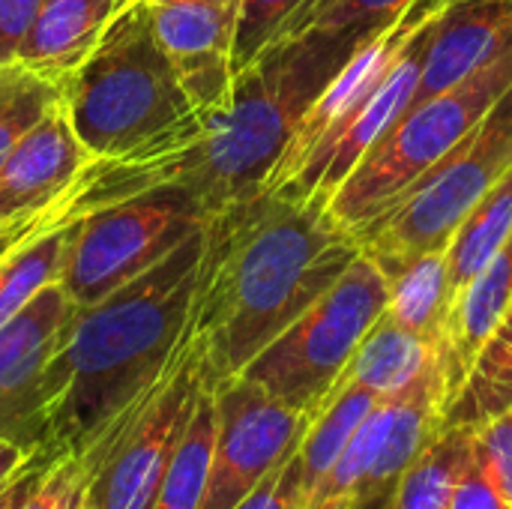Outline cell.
Segmentation results:
<instances>
[{"label":"cell","instance_id":"cell-1","mask_svg":"<svg viewBox=\"0 0 512 509\" xmlns=\"http://www.w3.org/2000/svg\"><path fill=\"white\" fill-rule=\"evenodd\" d=\"M360 252L324 198L261 189L213 213L192 315L210 381L240 375Z\"/></svg>","mask_w":512,"mask_h":509},{"label":"cell","instance_id":"cell-2","mask_svg":"<svg viewBox=\"0 0 512 509\" xmlns=\"http://www.w3.org/2000/svg\"><path fill=\"white\" fill-rule=\"evenodd\" d=\"M207 249V222L135 282L75 306L30 405L33 456H84L96 438L168 369L183 345Z\"/></svg>","mask_w":512,"mask_h":509},{"label":"cell","instance_id":"cell-3","mask_svg":"<svg viewBox=\"0 0 512 509\" xmlns=\"http://www.w3.org/2000/svg\"><path fill=\"white\" fill-rule=\"evenodd\" d=\"M372 30L357 27L270 42L234 75L228 105L204 123V135L192 147L144 165L93 159L66 189L69 216L78 219L165 183L189 189L207 219L261 192L312 102Z\"/></svg>","mask_w":512,"mask_h":509},{"label":"cell","instance_id":"cell-4","mask_svg":"<svg viewBox=\"0 0 512 509\" xmlns=\"http://www.w3.org/2000/svg\"><path fill=\"white\" fill-rule=\"evenodd\" d=\"M60 93L93 159L159 162L204 135V120L156 39L147 0H132L105 27Z\"/></svg>","mask_w":512,"mask_h":509},{"label":"cell","instance_id":"cell-5","mask_svg":"<svg viewBox=\"0 0 512 509\" xmlns=\"http://www.w3.org/2000/svg\"><path fill=\"white\" fill-rule=\"evenodd\" d=\"M512 87V48L456 87L411 105L330 195L327 210L357 234L453 153Z\"/></svg>","mask_w":512,"mask_h":509},{"label":"cell","instance_id":"cell-6","mask_svg":"<svg viewBox=\"0 0 512 509\" xmlns=\"http://www.w3.org/2000/svg\"><path fill=\"white\" fill-rule=\"evenodd\" d=\"M512 168V87L477 129L423 174L387 213L354 234L381 273L447 249L471 207Z\"/></svg>","mask_w":512,"mask_h":509},{"label":"cell","instance_id":"cell-7","mask_svg":"<svg viewBox=\"0 0 512 509\" xmlns=\"http://www.w3.org/2000/svg\"><path fill=\"white\" fill-rule=\"evenodd\" d=\"M387 300V276L360 252L339 282L282 330L240 375L288 408L315 414L345 375L366 333L387 312Z\"/></svg>","mask_w":512,"mask_h":509},{"label":"cell","instance_id":"cell-8","mask_svg":"<svg viewBox=\"0 0 512 509\" xmlns=\"http://www.w3.org/2000/svg\"><path fill=\"white\" fill-rule=\"evenodd\" d=\"M195 315V312H192ZM207 381L195 321L168 369L81 456L87 509H150L171 453Z\"/></svg>","mask_w":512,"mask_h":509},{"label":"cell","instance_id":"cell-9","mask_svg":"<svg viewBox=\"0 0 512 509\" xmlns=\"http://www.w3.org/2000/svg\"><path fill=\"white\" fill-rule=\"evenodd\" d=\"M204 222V207L177 183L96 207L69 225L57 285L75 306H93L156 267Z\"/></svg>","mask_w":512,"mask_h":509},{"label":"cell","instance_id":"cell-10","mask_svg":"<svg viewBox=\"0 0 512 509\" xmlns=\"http://www.w3.org/2000/svg\"><path fill=\"white\" fill-rule=\"evenodd\" d=\"M213 393L216 444L201 509H234L297 453L315 414L288 408L243 375L213 384Z\"/></svg>","mask_w":512,"mask_h":509},{"label":"cell","instance_id":"cell-11","mask_svg":"<svg viewBox=\"0 0 512 509\" xmlns=\"http://www.w3.org/2000/svg\"><path fill=\"white\" fill-rule=\"evenodd\" d=\"M153 30L186 96L207 123L234 90V36L243 0H147Z\"/></svg>","mask_w":512,"mask_h":509},{"label":"cell","instance_id":"cell-12","mask_svg":"<svg viewBox=\"0 0 512 509\" xmlns=\"http://www.w3.org/2000/svg\"><path fill=\"white\" fill-rule=\"evenodd\" d=\"M72 312L75 303L63 288L48 285L0 327V438H9L24 450L36 381L60 348Z\"/></svg>","mask_w":512,"mask_h":509},{"label":"cell","instance_id":"cell-13","mask_svg":"<svg viewBox=\"0 0 512 509\" xmlns=\"http://www.w3.org/2000/svg\"><path fill=\"white\" fill-rule=\"evenodd\" d=\"M93 162L63 102L0 159V219L15 222L57 201Z\"/></svg>","mask_w":512,"mask_h":509},{"label":"cell","instance_id":"cell-14","mask_svg":"<svg viewBox=\"0 0 512 509\" xmlns=\"http://www.w3.org/2000/svg\"><path fill=\"white\" fill-rule=\"evenodd\" d=\"M512 306V234L489 264L456 294L447 324L435 348V372L441 387V414L459 396L483 345ZM444 426V423H441Z\"/></svg>","mask_w":512,"mask_h":509},{"label":"cell","instance_id":"cell-15","mask_svg":"<svg viewBox=\"0 0 512 509\" xmlns=\"http://www.w3.org/2000/svg\"><path fill=\"white\" fill-rule=\"evenodd\" d=\"M512 48V0H459L435 24L414 102L432 99Z\"/></svg>","mask_w":512,"mask_h":509},{"label":"cell","instance_id":"cell-16","mask_svg":"<svg viewBox=\"0 0 512 509\" xmlns=\"http://www.w3.org/2000/svg\"><path fill=\"white\" fill-rule=\"evenodd\" d=\"M129 3L132 0H42L15 60L60 87Z\"/></svg>","mask_w":512,"mask_h":509},{"label":"cell","instance_id":"cell-17","mask_svg":"<svg viewBox=\"0 0 512 509\" xmlns=\"http://www.w3.org/2000/svg\"><path fill=\"white\" fill-rule=\"evenodd\" d=\"M435 363V342L402 327L390 312H384L375 327L360 342L342 378H351L381 399L396 396L411 381H417Z\"/></svg>","mask_w":512,"mask_h":509},{"label":"cell","instance_id":"cell-18","mask_svg":"<svg viewBox=\"0 0 512 509\" xmlns=\"http://www.w3.org/2000/svg\"><path fill=\"white\" fill-rule=\"evenodd\" d=\"M387 276L390 285V300L387 312L408 327L411 333L435 342L441 339V330L447 324V315L453 309V285H450V270H447V255L444 249L417 255L399 267H393Z\"/></svg>","mask_w":512,"mask_h":509},{"label":"cell","instance_id":"cell-19","mask_svg":"<svg viewBox=\"0 0 512 509\" xmlns=\"http://www.w3.org/2000/svg\"><path fill=\"white\" fill-rule=\"evenodd\" d=\"M378 402H381V396L372 393L369 387H363L351 378H339L333 393L315 411V417L300 441V450H297L306 495L336 465V459L345 453L348 441L354 438V432L360 429V423L369 417V411Z\"/></svg>","mask_w":512,"mask_h":509},{"label":"cell","instance_id":"cell-20","mask_svg":"<svg viewBox=\"0 0 512 509\" xmlns=\"http://www.w3.org/2000/svg\"><path fill=\"white\" fill-rule=\"evenodd\" d=\"M213 444H216V393L207 375L198 402L192 408V417L159 480L150 509H201L210 480Z\"/></svg>","mask_w":512,"mask_h":509},{"label":"cell","instance_id":"cell-21","mask_svg":"<svg viewBox=\"0 0 512 509\" xmlns=\"http://www.w3.org/2000/svg\"><path fill=\"white\" fill-rule=\"evenodd\" d=\"M474 459V429L441 426L423 453L402 474L393 509H450L462 471Z\"/></svg>","mask_w":512,"mask_h":509},{"label":"cell","instance_id":"cell-22","mask_svg":"<svg viewBox=\"0 0 512 509\" xmlns=\"http://www.w3.org/2000/svg\"><path fill=\"white\" fill-rule=\"evenodd\" d=\"M512 234V168L471 207L456 234L450 237L444 255L450 270L453 294H459L507 243ZM456 300V297H453Z\"/></svg>","mask_w":512,"mask_h":509},{"label":"cell","instance_id":"cell-23","mask_svg":"<svg viewBox=\"0 0 512 509\" xmlns=\"http://www.w3.org/2000/svg\"><path fill=\"white\" fill-rule=\"evenodd\" d=\"M69 225H54L18 249H12L0 261V327H6L42 288L60 282Z\"/></svg>","mask_w":512,"mask_h":509},{"label":"cell","instance_id":"cell-24","mask_svg":"<svg viewBox=\"0 0 512 509\" xmlns=\"http://www.w3.org/2000/svg\"><path fill=\"white\" fill-rule=\"evenodd\" d=\"M63 93L21 60L0 63V159L57 105Z\"/></svg>","mask_w":512,"mask_h":509},{"label":"cell","instance_id":"cell-25","mask_svg":"<svg viewBox=\"0 0 512 509\" xmlns=\"http://www.w3.org/2000/svg\"><path fill=\"white\" fill-rule=\"evenodd\" d=\"M414 0H306L276 33L273 42L306 33H345L357 27H378Z\"/></svg>","mask_w":512,"mask_h":509},{"label":"cell","instance_id":"cell-26","mask_svg":"<svg viewBox=\"0 0 512 509\" xmlns=\"http://www.w3.org/2000/svg\"><path fill=\"white\" fill-rule=\"evenodd\" d=\"M306 0H243L237 36H234V75H240L285 27V21L303 6Z\"/></svg>","mask_w":512,"mask_h":509},{"label":"cell","instance_id":"cell-27","mask_svg":"<svg viewBox=\"0 0 512 509\" xmlns=\"http://www.w3.org/2000/svg\"><path fill=\"white\" fill-rule=\"evenodd\" d=\"M87 468L78 456L48 459L18 509H84Z\"/></svg>","mask_w":512,"mask_h":509},{"label":"cell","instance_id":"cell-28","mask_svg":"<svg viewBox=\"0 0 512 509\" xmlns=\"http://www.w3.org/2000/svg\"><path fill=\"white\" fill-rule=\"evenodd\" d=\"M474 462L512 507V408L474 429Z\"/></svg>","mask_w":512,"mask_h":509},{"label":"cell","instance_id":"cell-29","mask_svg":"<svg viewBox=\"0 0 512 509\" xmlns=\"http://www.w3.org/2000/svg\"><path fill=\"white\" fill-rule=\"evenodd\" d=\"M303 501H306L303 471L294 453L276 471H270L234 509H303Z\"/></svg>","mask_w":512,"mask_h":509},{"label":"cell","instance_id":"cell-30","mask_svg":"<svg viewBox=\"0 0 512 509\" xmlns=\"http://www.w3.org/2000/svg\"><path fill=\"white\" fill-rule=\"evenodd\" d=\"M63 222H75V219H69V213H66V198L60 195L57 201H51L48 207H42V210H33V213H27V216H18L15 222H9L3 231H0V261L12 252V249H18L21 243H27L30 237H36V234H42V231H48V228H54V225H63Z\"/></svg>","mask_w":512,"mask_h":509},{"label":"cell","instance_id":"cell-31","mask_svg":"<svg viewBox=\"0 0 512 509\" xmlns=\"http://www.w3.org/2000/svg\"><path fill=\"white\" fill-rule=\"evenodd\" d=\"M42 0H0V63L15 60Z\"/></svg>","mask_w":512,"mask_h":509},{"label":"cell","instance_id":"cell-32","mask_svg":"<svg viewBox=\"0 0 512 509\" xmlns=\"http://www.w3.org/2000/svg\"><path fill=\"white\" fill-rule=\"evenodd\" d=\"M450 509H512L489 483V477L480 471V465L471 459V465L462 471L456 492H453V507Z\"/></svg>","mask_w":512,"mask_h":509},{"label":"cell","instance_id":"cell-33","mask_svg":"<svg viewBox=\"0 0 512 509\" xmlns=\"http://www.w3.org/2000/svg\"><path fill=\"white\" fill-rule=\"evenodd\" d=\"M33 453H27L21 444L0 438V486H6L12 477H18L27 465H30Z\"/></svg>","mask_w":512,"mask_h":509},{"label":"cell","instance_id":"cell-34","mask_svg":"<svg viewBox=\"0 0 512 509\" xmlns=\"http://www.w3.org/2000/svg\"><path fill=\"white\" fill-rule=\"evenodd\" d=\"M492 336H495V339H501L504 345H510V348H512V306H510V309H507L504 321L498 324V330H495Z\"/></svg>","mask_w":512,"mask_h":509},{"label":"cell","instance_id":"cell-35","mask_svg":"<svg viewBox=\"0 0 512 509\" xmlns=\"http://www.w3.org/2000/svg\"><path fill=\"white\" fill-rule=\"evenodd\" d=\"M360 509H393V495H387V498H381V501H372V504H366V507Z\"/></svg>","mask_w":512,"mask_h":509},{"label":"cell","instance_id":"cell-36","mask_svg":"<svg viewBox=\"0 0 512 509\" xmlns=\"http://www.w3.org/2000/svg\"><path fill=\"white\" fill-rule=\"evenodd\" d=\"M6 225H9V222H3V219H0V231H3V228H6Z\"/></svg>","mask_w":512,"mask_h":509},{"label":"cell","instance_id":"cell-37","mask_svg":"<svg viewBox=\"0 0 512 509\" xmlns=\"http://www.w3.org/2000/svg\"><path fill=\"white\" fill-rule=\"evenodd\" d=\"M84 509H87V507H84Z\"/></svg>","mask_w":512,"mask_h":509}]
</instances>
